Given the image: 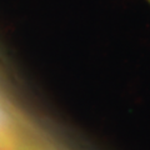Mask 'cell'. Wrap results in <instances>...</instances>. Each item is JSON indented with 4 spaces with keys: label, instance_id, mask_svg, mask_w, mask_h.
<instances>
[{
    "label": "cell",
    "instance_id": "obj_2",
    "mask_svg": "<svg viewBox=\"0 0 150 150\" xmlns=\"http://www.w3.org/2000/svg\"><path fill=\"white\" fill-rule=\"evenodd\" d=\"M0 150H5V149H3V148H0Z\"/></svg>",
    "mask_w": 150,
    "mask_h": 150
},
{
    "label": "cell",
    "instance_id": "obj_1",
    "mask_svg": "<svg viewBox=\"0 0 150 150\" xmlns=\"http://www.w3.org/2000/svg\"><path fill=\"white\" fill-rule=\"evenodd\" d=\"M25 150H39V149H25Z\"/></svg>",
    "mask_w": 150,
    "mask_h": 150
},
{
    "label": "cell",
    "instance_id": "obj_3",
    "mask_svg": "<svg viewBox=\"0 0 150 150\" xmlns=\"http://www.w3.org/2000/svg\"><path fill=\"white\" fill-rule=\"evenodd\" d=\"M146 1H148V3H149V4H150V0H146Z\"/></svg>",
    "mask_w": 150,
    "mask_h": 150
}]
</instances>
